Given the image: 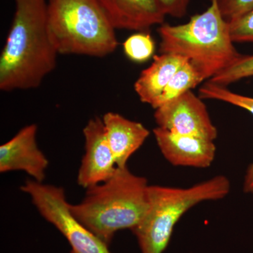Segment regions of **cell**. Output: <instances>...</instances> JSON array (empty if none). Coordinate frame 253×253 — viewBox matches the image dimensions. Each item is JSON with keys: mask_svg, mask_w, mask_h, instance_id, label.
<instances>
[{"mask_svg": "<svg viewBox=\"0 0 253 253\" xmlns=\"http://www.w3.org/2000/svg\"><path fill=\"white\" fill-rule=\"evenodd\" d=\"M158 32L161 54L184 58L204 81H209L241 55L234 45L229 23L221 14L218 0H211L204 12L194 15L187 23L163 24Z\"/></svg>", "mask_w": 253, "mask_h": 253, "instance_id": "cell-3", "label": "cell"}, {"mask_svg": "<svg viewBox=\"0 0 253 253\" xmlns=\"http://www.w3.org/2000/svg\"><path fill=\"white\" fill-rule=\"evenodd\" d=\"M218 4L228 22L253 9V0H218Z\"/></svg>", "mask_w": 253, "mask_h": 253, "instance_id": "cell-19", "label": "cell"}, {"mask_svg": "<svg viewBox=\"0 0 253 253\" xmlns=\"http://www.w3.org/2000/svg\"><path fill=\"white\" fill-rule=\"evenodd\" d=\"M230 181L217 175L189 188L149 186V209L131 230L141 253H163L168 247L176 223L200 203L217 201L230 192Z\"/></svg>", "mask_w": 253, "mask_h": 253, "instance_id": "cell-5", "label": "cell"}, {"mask_svg": "<svg viewBox=\"0 0 253 253\" xmlns=\"http://www.w3.org/2000/svg\"><path fill=\"white\" fill-rule=\"evenodd\" d=\"M21 190L31 197L42 217L66 238L71 253H111L109 246L75 217L62 187L31 179Z\"/></svg>", "mask_w": 253, "mask_h": 253, "instance_id": "cell-6", "label": "cell"}, {"mask_svg": "<svg viewBox=\"0 0 253 253\" xmlns=\"http://www.w3.org/2000/svg\"><path fill=\"white\" fill-rule=\"evenodd\" d=\"M12 24L0 56V89L27 90L54 71L59 54L48 28L46 0H14Z\"/></svg>", "mask_w": 253, "mask_h": 253, "instance_id": "cell-1", "label": "cell"}, {"mask_svg": "<svg viewBox=\"0 0 253 253\" xmlns=\"http://www.w3.org/2000/svg\"><path fill=\"white\" fill-rule=\"evenodd\" d=\"M47 16L59 54L104 57L117 49L116 29L97 0H49Z\"/></svg>", "mask_w": 253, "mask_h": 253, "instance_id": "cell-4", "label": "cell"}, {"mask_svg": "<svg viewBox=\"0 0 253 253\" xmlns=\"http://www.w3.org/2000/svg\"><path fill=\"white\" fill-rule=\"evenodd\" d=\"M249 77H253V55H241L230 66L208 81L227 86L240 80Z\"/></svg>", "mask_w": 253, "mask_h": 253, "instance_id": "cell-16", "label": "cell"}, {"mask_svg": "<svg viewBox=\"0 0 253 253\" xmlns=\"http://www.w3.org/2000/svg\"><path fill=\"white\" fill-rule=\"evenodd\" d=\"M167 16L181 18L185 16L191 0H159Z\"/></svg>", "mask_w": 253, "mask_h": 253, "instance_id": "cell-20", "label": "cell"}, {"mask_svg": "<svg viewBox=\"0 0 253 253\" xmlns=\"http://www.w3.org/2000/svg\"><path fill=\"white\" fill-rule=\"evenodd\" d=\"M161 154L174 166L207 168L214 161V141L197 136L174 134L161 127L153 130Z\"/></svg>", "mask_w": 253, "mask_h": 253, "instance_id": "cell-10", "label": "cell"}, {"mask_svg": "<svg viewBox=\"0 0 253 253\" xmlns=\"http://www.w3.org/2000/svg\"><path fill=\"white\" fill-rule=\"evenodd\" d=\"M102 121L116 166L126 167L129 158L149 136V129L141 123L130 121L117 113H106Z\"/></svg>", "mask_w": 253, "mask_h": 253, "instance_id": "cell-12", "label": "cell"}, {"mask_svg": "<svg viewBox=\"0 0 253 253\" xmlns=\"http://www.w3.org/2000/svg\"><path fill=\"white\" fill-rule=\"evenodd\" d=\"M204 81V78L201 73L186 60V62L176 71L168 83L153 108L154 109H158L171 100L175 99L187 91H191V89H194Z\"/></svg>", "mask_w": 253, "mask_h": 253, "instance_id": "cell-15", "label": "cell"}, {"mask_svg": "<svg viewBox=\"0 0 253 253\" xmlns=\"http://www.w3.org/2000/svg\"><path fill=\"white\" fill-rule=\"evenodd\" d=\"M229 23L234 42H253V9Z\"/></svg>", "mask_w": 253, "mask_h": 253, "instance_id": "cell-18", "label": "cell"}, {"mask_svg": "<svg viewBox=\"0 0 253 253\" xmlns=\"http://www.w3.org/2000/svg\"><path fill=\"white\" fill-rule=\"evenodd\" d=\"M156 45L152 37L145 32H139L126 38L123 43L125 54L131 61L144 63L154 56Z\"/></svg>", "mask_w": 253, "mask_h": 253, "instance_id": "cell-17", "label": "cell"}, {"mask_svg": "<svg viewBox=\"0 0 253 253\" xmlns=\"http://www.w3.org/2000/svg\"><path fill=\"white\" fill-rule=\"evenodd\" d=\"M149 186L146 178L133 174L127 166L117 167L109 179L86 189L81 202L71 204V212L109 246L118 231L132 230L144 218Z\"/></svg>", "mask_w": 253, "mask_h": 253, "instance_id": "cell-2", "label": "cell"}, {"mask_svg": "<svg viewBox=\"0 0 253 253\" xmlns=\"http://www.w3.org/2000/svg\"><path fill=\"white\" fill-rule=\"evenodd\" d=\"M186 61L175 54L155 55L151 66L142 71L134 83V90L141 102L154 107L168 83Z\"/></svg>", "mask_w": 253, "mask_h": 253, "instance_id": "cell-13", "label": "cell"}, {"mask_svg": "<svg viewBox=\"0 0 253 253\" xmlns=\"http://www.w3.org/2000/svg\"><path fill=\"white\" fill-rule=\"evenodd\" d=\"M38 126L29 125L0 146V172L23 171L32 179L43 182L49 161L37 143Z\"/></svg>", "mask_w": 253, "mask_h": 253, "instance_id": "cell-9", "label": "cell"}, {"mask_svg": "<svg viewBox=\"0 0 253 253\" xmlns=\"http://www.w3.org/2000/svg\"><path fill=\"white\" fill-rule=\"evenodd\" d=\"M84 154L78 170V185L84 189L109 179L116 172V161L110 146L102 118H91L83 129Z\"/></svg>", "mask_w": 253, "mask_h": 253, "instance_id": "cell-8", "label": "cell"}, {"mask_svg": "<svg viewBox=\"0 0 253 253\" xmlns=\"http://www.w3.org/2000/svg\"><path fill=\"white\" fill-rule=\"evenodd\" d=\"M201 99L217 100L247 110L253 115V98L236 94L226 86L219 85L208 81L199 90ZM244 191L253 194V163L248 168L245 176Z\"/></svg>", "mask_w": 253, "mask_h": 253, "instance_id": "cell-14", "label": "cell"}, {"mask_svg": "<svg viewBox=\"0 0 253 253\" xmlns=\"http://www.w3.org/2000/svg\"><path fill=\"white\" fill-rule=\"evenodd\" d=\"M115 29L145 32L163 25L166 15L159 0H97Z\"/></svg>", "mask_w": 253, "mask_h": 253, "instance_id": "cell-11", "label": "cell"}, {"mask_svg": "<svg viewBox=\"0 0 253 253\" xmlns=\"http://www.w3.org/2000/svg\"><path fill=\"white\" fill-rule=\"evenodd\" d=\"M201 99L189 91L155 109L154 118L158 127L174 134L214 141L217 137V127Z\"/></svg>", "mask_w": 253, "mask_h": 253, "instance_id": "cell-7", "label": "cell"}]
</instances>
